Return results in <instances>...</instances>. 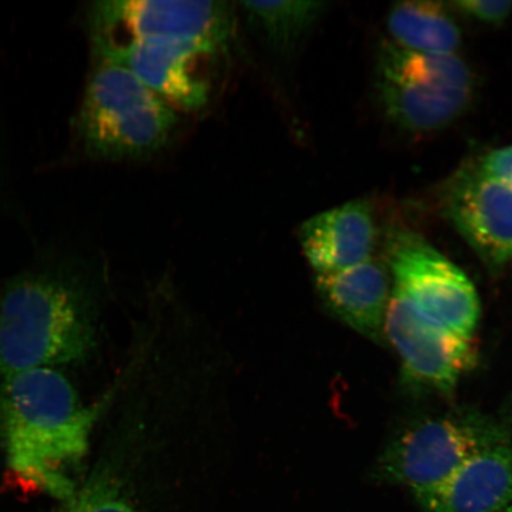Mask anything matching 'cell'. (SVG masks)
I'll return each instance as SVG.
<instances>
[{
	"label": "cell",
	"mask_w": 512,
	"mask_h": 512,
	"mask_svg": "<svg viewBox=\"0 0 512 512\" xmlns=\"http://www.w3.org/2000/svg\"><path fill=\"white\" fill-rule=\"evenodd\" d=\"M390 273L368 259L341 272L317 275L319 297L332 315L371 342L383 344L392 291Z\"/></svg>",
	"instance_id": "obj_13"
},
{
	"label": "cell",
	"mask_w": 512,
	"mask_h": 512,
	"mask_svg": "<svg viewBox=\"0 0 512 512\" xmlns=\"http://www.w3.org/2000/svg\"><path fill=\"white\" fill-rule=\"evenodd\" d=\"M451 5L454 10L467 18L490 25L503 24L512 12V2H507V0H502V2L460 0V2H453Z\"/></svg>",
	"instance_id": "obj_17"
},
{
	"label": "cell",
	"mask_w": 512,
	"mask_h": 512,
	"mask_svg": "<svg viewBox=\"0 0 512 512\" xmlns=\"http://www.w3.org/2000/svg\"><path fill=\"white\" fill-rule=\"evenodd\" d=\"M375 87L384 114L402 130H441L467 111L475 96V78L456 54H426L394 42L377 55Z\"/></svg>",
	"instance_id": "obj_5"
},
{
	"label": "cell",
	"mask_w": 512,
	"mask_h": 512,
	"mask_svg": "<svg viewBox=\"0 0 512 512\" xmlns=\"http://www.w3.org/2000/svg\"><path fill=\"white\" fill-rule=\"evenodd\" d=\"M94 345L86 304L63 281L28 275L0 304V375L85 360Z\"/></svg>",
	"instance_id": "obj_2"
},
{
	"label": "cell",
	"mask_w": 512,
	"mask_h": 512,
	"mask_svg": "<svg viewBox=\"0 0 512 512\" xmlns=\"http://www.w3.org/2000/svg\"><path fill=\"white\" fill-rule=\"evenodd\" d=\"M298 239L317 275L348 270L371 258L376 232L373 210L357 200L305 221Z\"/></svg>",
	"instance_id": "obj_11"
},
{
	"label": "cell",
	"mask_w": 512,
	"mask_h": 512,
	"mask_svg": "<svg viewBox=\"0 0 512 512\" xmlns=\"http://www.w3.org/2000/svg\"><path fill=\"white\" fill-rule=\"evenodd\" d=\"M56 512H139L124 494L117 478L99 470Z\"/></svg>",
	"instance_id": "obj_16"
},
{
	"label": "cell",
	"mask_w": 512,
	"mask_h": 512,
	"mask_svg": "<svg viewBox=\"0 0 512 512\" xmlns=\"http://www.w3.org/2000/svg\"><path fill=\"white\" fill-rule=\"evenodd\" d=\"M499 512H512V504L509 505V507L503 509L502 511H499Z\"/></svg>",
	"instance_id": "obj_19"
},
{
	"label": "cell",
	"mask_w": 512,
	"mask_h": 512,
	"mask_svg": "<svg viewBox=\"0 0 512 512\" xmlns=\"http://www.w3.org/2000/svg\"><path fill=\"white\" fill-rule=\"evenodd\" d=\"M387 23L395 44L418 53L456 54L462 43L459 25L443 3H396Z\"/></svg>",
	"instance_id": "obj_14"
},
{
	"label": "cell",
	"mask_w": 512,
	"mask_h": 512,
	"mask_svg": "<svg viewBox=\"0 0 512 512\" xmlns=\"http://www.w3.org/2000/svg\"><path fill=\"white\" fill-rule=\"evenodd\" d=\"M478 166L485 176L512 192V145L492 150Z\"/></svg>",
	"instance_id": "obj_18"
},
{
	"label": "cell",
	"mask_w": 512,
	"mask_h": 512,
	"mask_svg": "<svg viewBox=\"0 0 512 512\" xmlns=\"http://www.w3.org/2000/svg\"><path fill=\"white\" fill-rule=\"evenodd\" d=\"M239 5L267 48L280 56L293 54L325 11V3L305 0Z\"/></svg>",
	"instance_id": "obj_15"
},
{
	"label": "cell",
	"mask_w": 512,
	"mask_h": 512,
	"mask_svg": "<svg viewBox=\"0 0 512 512\" xmlns=\"http://www.w3.org/2000/svg\"><path fill=\"white\" fill-rule=\"evenodd\" d=\"M510 441V428L502 420L475 408L421 416L389 440L374 477L420 494L443 484L477 454Z\"/></svg>",
	"instance_id": "obj_4"
},
{
	"label": "cell",
	"mask_w": 512,
	"mask_h": 512,
	"mask_svg": "<svg viewBox=\"0 0 512 512\" xmlns=\"http://www.w3.org/2000/svg\"><path fill=\"white\" fill-rule=\"evenodd\" d=\"M393 290L422 315L458 336L473 338L480 319L475 285L421 235L396 232L388 243Z\"/></svg>",
	"instance_id": "obj_6"
},
{
	"label": "cell",
	"mask_w": 512,
	"mask_h": 512,
	"mask_svg": "<svg viewBox=\"0 0 512 512\" xmlns=\"http://www.w3.org/2000/svg\"><path fill=\"white\" fill-rule=\"evenodd\" d=\"M424 512H499L512 504V441L477 454L443 484L414 495Z\"/></svg>",
	"instance_id": "obj_12"
},
{
	"label": "cell",
	"mask_w": 512,
	"mask_h": 512,
	"mask_svg": "<svg viewBox=\"0 0 512 512\" xmlns=\"http://www.w3.org/2000/svg\"><path fill=\"white\" fill-rule=\"evenodd\" d=\"M234 24L232 6L219 0H105L91 11L93 48L107 46L124 34V42L204 41L223 47Z\"/></svg>",
	"instance_id": "obj_7"
},
{
	"label": "cell",
	"mask_w": 512,
	"mask_h": 512,
	"mask_svg": "<svg viewBox=\"0 0 512 512\" xmlns=\"http://www.w3.org/2000/svg\"><path fill=\"white\" fill-rule=\"evenodd\" d=\"M221 48L213 42L130 41L94 51L96 61L121 64L172 107L198 111L208 104L204 60Z\"/></svg>",
	"instance_id": "obj_10"
},
{
	"label": "cell",
	"mask_w": 512,
	"mask_h": 512,
	"mask_svg": "<svg viewBox=\"0 0 512 512\" xmlns=\"http://www.w3.org/2000/svg\"><path fill=\"white\" fill-rule=\"evenodd\" d=\"M441 209L454 229L494 274L512 261V192L465 165L445 184Z\"/></svg>",
	"instance_id": "obj_9"
},
{
	"label": "cell",
	"mask_w": 512,
	"mask_h": 512,
	"mask_svg": "<svg viewBox=\"0 0 512 512\" xmlns=\"http://www.w3.org/2000/svg\"><path fill=\"white\" fill-rule=\"evenodd\" d=\"M384 336L400 358L401 383L415 394L452 396L478 364L473 338L441 328L394 290Z\"/></svg>",
	"instance_id": "obj_8"
},
{
	"label": "cell",
	"mask_w": 512,
	"mask_h": 512,
	"mask_svg": "<svg viewBox=\"0 0 512 512\" xmlns=\"http://www.w3.org/2000/svg\"><path fill=\"white\" fill-rule=\"evenodd\" d=\"M178 126L175 108L131 70L96 61L78 118L88 155L112 162L151 157L171 143Z\"/></svg>",
	"instance_id": "obj_3"
},
{
	"label": "cell",
	"mask_w": 512,
	"mask_h": 512,
	"mask_svg": "<svg viewBox=\"0 0 512 512\" xmlns=\"http://www.w3.org/2000/svg\"><path fill=\"white\" fill-rule=\"evenodd\" d=\"M100 407H85L66 376L37 368L3 377L0 439L12 475L61 501L75 494L68 471L85 458Z\"/></svg>",
	"instance_id": "obj_1"
}]
</instances>
